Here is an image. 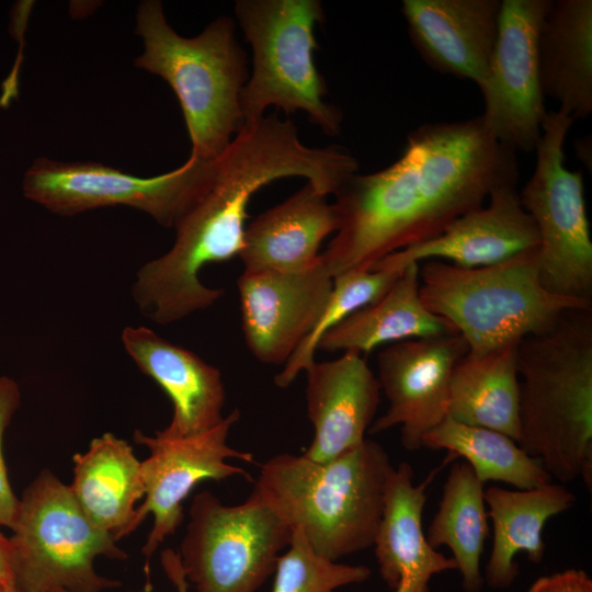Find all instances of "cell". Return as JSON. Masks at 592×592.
<instances>
[{
  "label": "cell",
  "mask_w": 592,
  "mask_h": 592,
  "mask_svg": "<svg viewBox=\"0 0 592 592\" xmlns=\"http://www.w3.org/2000/svg\"><path fill=\"white\" fill-rule=\"evenodd\" d=\"M516 170V152L491 136L481 116L422 124L407 136L395 162L354 173L333 194L337 230L321 261L332 278L371 270L483 206L492 189Z\"/></svg>",
  "instance_id": "1"
},
{
  "label": "cell",
  "mask_w": 592,
  "mask_h": 592,
  "mask_svg": "<svg viewBox=\"0 0 592 592\" xmlns=\"http://www.w3.org/2000/svg\"><path fill=\"white\" fill-rule=\"evenodd\" d=\"M357 170L358 161L346 149L305 145L293 122L276 113L244 122L210 160L200 196L174 227L173 246L137 271L132 296L140 312L169 325L209 308L224 295L205 286L200 273L207 264L239 255L249 202L263 186L301 177L329 196Z\"/></svg>",
  "instance_id": "2"
},
{
  "label": "cell",
  "mask_w": 592,
  "mask_h": 592,
  "mask_svg": "<svg viewBox=\"0 0 592 592\" xmlns=\"http://www.w3.org/2000/svg\"><path fill=\"white\" fill-rule=\"evenodd\" d=\"M519 445L559 482L592 486V308L517 344Z\"/></svg>",
  "instance_id": "3"
},
{
  "label": "cell",
  "mask_w": 592,
  "mask_h": 592,
  "mask_svg": "<svg viewBox=\"0 0 592 592\" xmlns=\"http://www.w3.org/2000/svg\"><path fill=\"white\" fill-rule=\"evenodd\" d=\"M392 468L384 447L365 439L326 463L277 454L261 465L253 490L318 555L338 561L373 546Z\"/></svg>",
  "instance_id": "4"
},
{
  "label": "cell",
  "mask_w": 592,
  "mask_h": 592,
  "mask_svg": "<svg viewBox=\"0 0 592 592\" xmlns=\"http://www.w3.org/2000/svg\"><path fill=\"white\" fill-rule=\"evenodd\" d=\"M135 33L144 52L135 66L162 78L175 93L191 140L190 157L212 160L244 123L241 92L249 79L247 54L235 22L219 16L194 37L178 34L162 3L141 1Z\"/></svg>",
  "instance_id": "5"
},
{
  "label": "cell",
  "mask_w": 592,
  "mask_h": 592,
  "mask_svg": "<svg viewBox=\"0 0 592 592\" xmlns=\"http://www.w3.org/2000/svg\"><path fill=\"white\" fill-rule=\"evenodd\" d=\"M419 277L423 305L464 338L474 356L543 333L569 310L592 308V300L543 287L537 248L477 267L430 259L420 266Z\"/></svg>",
  "instance_id": "6"
},
{
  "label": "cell",
  "mask_w": 592,
  "mask_h": 592,
  "mask_svg": "<svg viewBox=\"0 0 592 592\" xmlns=\"http://www.w3.org/2000/svg\"><path fill=\"white\" fill-rule=\"evenodd\" d=\"M235 14L252 48V72L241 92L244 122L269 106L301 111L327 136L341 133L343 114L325 101L327 83L314 54L325 13L318 0H238Z\"/></svg>",
  "instance_id": "7"
},
{
  "label": "cell",
  "mask_w": 592,
  "mask_h": 592,
  "mask_svg": "<svg viewBox=\"0 0 592 592\" xmlns=\"http://www.w3.org/2000/svg\"><path fill=\"white\" fill-rule=\"evenodd\" d=\"M15 589L21 592H102L121 585L100 576L98 557L125 560L114 536L96 527L69 485L42 470L19 499L10 528Z\"/></svg>",
  "instance_id": "8"
},
{
  "label": "cell",
  "mask_w": 592,
  "mask_h": 592,
  "mask_svg": "<svg viewBox=\"0 0 592 592\" xmlns=\"http://www.w3.org/2000/svg\"><path fill=\"white\" fill-rule=\"evenodd\" d=\"M292 536L291 526L257 491L228 505L204 490L193 497L178 555L194 592H257Z\"/></svg>",
  "instance_id": "9"
},
{
  "label": "cell",
  "mask_w": 592,
  "mask_h": 592,
  "mask_svg": "<svg viewBox=\"0 0 592 592\" xmlns=\"http://www.w3.org/2000/svg\"><path fill=\"white\" fill-rule=\"evenodd\" d=\"M574 119L547 112L535 147L534 171L520 193L535 223L539 281L548 292L592 300V241L583 174L565 166V140Z\"/></svg>",
  "instance_id": "10"
},
{
  "label": "cell",
  "mask_w": 592,
  "mask_h": 592,
  "mask_svg": "<svg viewBox=\"0 0 592 592\" xmlns=\"http://www.w3.org/2000/svg\"><path fill=\"white\" fill-rule=\"evenodd\" d=\"M210 160L193 157L167 173L140 178L94 161L37 158L22 180L23 195L60 216L126 206L173 228L200 196Z\"/></svg>",
  "instance_id": "11"
},
{
  "label": "cell",
  "mask_w": 592,
  "mask_h": 592,
  "mask_svg": "<svg viewBox=\"0 0 592 592\" xmlns=\"http://www.w3.org/2000/svg\"><path fill=\"white\" fill-rule=\"evenodd\" d=\"M550 0H501L498 33L479 87L480 115L491 136L514 152H530L548 111L538 68V34Z\"/></svg>",
  "instance_id": "12"
},
{
  "label": "cell",
  "mask_w": 592,
  "mask_h": 592,
  "mask_svg": "<svg viewBox=\"0 0 592 592\" xmlns=\"http://www.w3.org/2000/svg\"><path fill=\"white\" fill-rule=\"evenodd\" d=\"M239 418L240 411L234 409L213 429L187 437H166L158 433L149 436L140 430L134 431V442L149 449V456L140 462L145 500L136 509L128 530L129 535L152 514L153 525L141 548L143 555L152 556L177 532L184 517L183 501L200 482L236 476L250 479L243 468L228 462H253L252 453L228 444L230 429Z\"/></svg>",
  "instance_id": "13"
},
{
  "label": "cell",
  "mask_w": 592,
  "mask_h": 592,
  "mask_svg": "<svg viewBox=\"0 0 592 592\" xmlns=\"http://www.w3.org/2000/svg\"><path fill=\"white\" fill-rule=\"evenodd\" d=\"M468 353L457 333L390 343L377 358L380 390L387 411L373 421L369 434L400 426L403 448L423 447V437L447 417L449 380L454 367Z\"/></svg>",
  "instance_id": "14"
},
{
  "label": "cell",
  "mask_w": 592,
  "mask_h": 592,
  "mask_svg": "<svg viewBox=\"0 0 592 592\" xmlns=\"http://www.w3.org/2000/svg\"><path fill=\"white\" fill-rule=\"evenodd\" d=\"M237 285L249 351L264 364L282 365L318 325L333 278L320 258L298 272L243 270Z\"/></svg>",
  "instance_id": "15"
},
{
  "label": "cell",
  "mask_w": 592,
  "mask_h": 592,
  "mask_svg": "<svg viewBox=\"0 0 592 592\" xmlns=\"http://www.w3.org/2000/svg\"><path fill=\"white\" fill-rule=\"evenodd\" d=\"M517 179L519 170L508 174L490 192L487 206L464 214L435 238L388 254L374 266L402 271L410 263L437 259L477 267L537 248L538 232L521 205Z\"/></svg>",
  "instance_id": "16"
},
{
  "label": "cell",
  "mask_w": 592,
  "mask_h": 592,
  "mask_svg": "<svg viewBox=\"0 0 592 592\" xmlns=\"http://www.w3.org/2000/svg\"><path fill=\"white\" fill-rule=\"evenodd\" d=\"M501 0H403L411 44L442 75L479 88L493 52Z\"/></svg>",
  "instance_id": "17"
},
{
  "label": "cell",
  "mask_w": 592,
  "mask_h": 592,
  "mask_svg": "<svg viewBox=\"0 0 592 592\" xmlns=\"http://www.w3.org/2000/svg\"><path fill=\"white\" fill-rule=\"evenodd\" d=\"M305 372L314 436L303 455L326 463L366 439L380 401V385L356 351H345L332 361H315Z\"/></svg>",
  "instance_id": "18"
},
{
  "label": "cell",
  "mask_w": 592,
  "mask_h": 592,
  "mask_svg": "<svg viewBox=\"0 0 592 592\" xmlns=\"http://www.w3.org/2000/svg\"><path fill=\"white\" fill-rule=\"evenodd\" d=\"M122 342L137 367L160 386L173 405L170 423L156 433L187 437L224 420L226 391L217 367L144 326L125 327Z\"/></svg>",
  "instance_id": "19"
},
{
  "label": "cell",
  "mask_w": 592,
  "mask_h": 592,
  "mask_svg": "<svg viewBox=\"0 0 592 592\" xmlns=\"http://www.w3.org/2000/svg\"><path fill=\"white\" fill-rule=\"evenodd\" d=\"M436 470L414 485L411 466L402 462L388 476L373 546L380 577L394 592H429L434 574L457 569L452 557L429 545L422 530L426 488Z\"/></svg>",
  "instance_id": "20"
},
{
  "label": "cell",
  "mask_w": 592,
  "mask_h": 592,
  "mask_svg": "<svg viewBox=\"0 0 592 592\" xmlns=\"http://www.w3.org/2000/svg\"><path fill=\"white\" fill-rule=\"evenodd\" d=\"M335 230L328 195L307 182L246 226L238 257L244 270L304 271L320 261L321 243Z\"/></svg>",
  "instance_id": "21"
},
{
  "label": "cell",
  "mask_w": 592,
  "mask_h": 592,
  "mask_svg": "<svg viewBox=\"0 0 592 592\" xmlns=\"http://www.w3.org/2000/svg\"><path fill=\"white\" fill-rule=\"evenodd\" d=\"M544 96L573 119L592 113V1L550 0L538 34Z\"/></svg>",
  "instance_id": "22"
},
{
  "label": "cell",
  "mask_w": 592,
  "mask_h": 592,
  "mask_svg": "<svg viewBox=\"0 0 592 592\" xmlns=\"http://www.w3.org/2000/svg\"><path fill=\"white\" fill-rule=\"evenodd\" d=\"M485 501L493 524V544L485 570L492 589L512 585L519 574L514 557L525 553L532 562L545 555L542 534L546 522L573 506L576 496L560 483L548 482L527 490H508L491 486Z\"/></svg>",
  "instance_id": "23"
},
{
  "label": "cell",
  "mask_w": 592,
  "mask_h": 592,
  "mask_svg": "<svg viewBox=\"0 0 592 592\" xmlns=\"http://www.w3.org/2000/svg\"><path fill=\"white\" fill-rule=\"evenodd\" d=\"M70 489L88 519L117 542L128 535L135 503L145 496L140 460L132 445L111 432L72 456Z\"/></svg>",
  "instance_id": "24"
},
{
  "label": "cell",
  "mask_w": 592,
  "mask_h": 592,
  "mask_svg": "<svg viewBox=\"0 0 592 592\" xmlns=\"http://www.w3.org/2000/svg\"><path fill=\"white\" fill-rule=\"evenodd\" d=\"M420 264L407 265L376 301L354 311L322 334L317 349L368 353L384 343L455 332L420 298Z\"/></svg>",
  "instance_id": "25"
},
{
  "label": "cell",
  "mask_w": 592,
  "mask_h": 592,
  "mask_svg": "<svg viewBox=\"0 0 592 592\" xmlns=\"http://www.w3.org/2000/svg\"><path fill=\"white\" fill-rule=\"evenodd\" d=\"M517 344L481 356L467 353L459 360L449 380L447 415L501 432L519 443Z\"/></svg>",
  "instance_id": "26"
},
{
  "label": "cell",
  "mask_w": 592,
  "mask_h": 592,
  "mask_svg": "<svg viewBox=\"0 0 592 592\" xmlns=\"http://www.w3.org/2000/svg\"><path fill=\"white\" fill-rule=\"evenodd\" d=\"M487 519L483 483L466 462L454 464L425 537L434 549H451L466 592H480L483 585L480 558L489 532Z\"/></svg>",
  "instance_id": "27"
},
{
  "label": "cell",
  "mask_w": 592,
  "mask_h": 592,
  "mask_svg": "<svg viewBox=\"0 0 592 592\" xmlns=\"http://www.w3.org/2000/svg\"><path fill=\"white\" fill-rule=\"evenodd\" d=\"M422 444L464 457L482 483L501 481L527 490L551 481L542 464L508 435L449 415L425 434Z\"/></svg>",
  "instance_id": "28"
},
{
  "label": "cell",
  "mask_w": 592,
  "mask_h": 592,
  "mask_svg": "<svg viewBox=\"0 0 592 592\" xmlns=\"http://www.w3.org/2000/svg\"><path fill=\"white\" fill-rule=\"evenodd\" d=\"M400 273L374 266L371 270H349L334 276L330 298L318 325L275 376V385L288 387L300 372L315 362L317 343L322 334L354 311L378 300Z\"/></svg>",
  "instance_id": "29"
},
{
  "label": "cell",
  "mask_w": 592,
  "mask_h": 592,
  "mask_svg": "<svg viewBox=\"0 0 592 592\" xmlns=\"http://www.w3.org/2000/svg\"><path fill=\"white\" fill-rule=\"evenodd\" d=\"M272 592H333L371 577L366 566L329 560L318 555L299 530H293L287 549L280 556Z\"/></svg>",
  "instance_id": "30"
},
{
  "label": "cell",
  "mask_w": 592,
  "mask_h": 592,
  "mask_svg": "<svg viewBox=\"0 0 592 592\" xmlns=\"http://www.w3.org/2000/svg\"><path fill=\"white\" fill-rule=\"evenodd\" d=\"M21 403V391L14 379L0 376V526L11 528L19 499L15 497L8 477L3 456V436Z\"/></svg>",
  "instance_id": "31"
},
{
  "label": "cell",
  "mask_w": 592,
  "mask_h": 592,
  "mask_svg": "<svg viewBox=\"0 0 592 592\" xmlns=\"http://www.w3.org/2000/svg\"><path fill=\"white\" fill-rule=\"evenodd\" d=\"M527 592H592V579L582 569H566L539 577Z\"/></svg>",
  "instance_id": "32"
},
{
  "label": "cell",
  "mask_w": 592,
  "mask_h": 592,
  "mask_svg": "<svg viewBox=\"0 0 592 592\" xmlns=\"http://www.w3.org/2000/svg\"><path fill=\"white\" fill-rule=\"evenodd\" d=\"M160 563L167 578L174 585L177 592H190L189 582L184 576L179 555L171 548L160 551Z\"/></svg>",
  "instance_id": "33"
},
{
  "label": "cell",
  "mask_w": 592,
  "mask_h": 592,
  "mask_svg": "<svg viewBox=\"0 0 592 592\" xmlns=\"http://www.w3.org/2000/svg\"><path fill=\"white\" fill-rule=\"evenodd\" d=\"M0 585L9 591L15 590L13 553L10 537L0 532Z\"/></svg>",
  "instance_id": "34"
},
{
  "label": "cell",
  "mask_w": 592,
  "mask_h": 592,
  "mask_svg": "<svg viewBox=\"0 0 592 592\" xmlns=\"http://www.w3.org/2000/svg\"><path fill=\"white\" fill-rule=\"evenodd\" d=\"M46 592H70V591L65 590V589H53V590H49V591H46ZM128 592H152V587H151L150 582L148 581L141 589L133 590V591H128Z\"/></svg>",
  "instance_id": "35"
},
{
  "label": "cell",
  "mask_w": 592,
  "mask_h": 592,
  "mask_svg": "<svg viewBox=\"0 0 592 592\" xmlns=\"http://www.w3.org/2000/svg\"><path fill=\"white\" fill-rule=\"evenodd\" d=\"M13 591H9V590H7V589H4L3 587L0 585V592H13Z\"/></svg>",
  "instance_id": "36"
},
{
  "label": "cell",
  "mask_w": 592,
  "mask_h": 592,
  "mask_svg": "<svg viewBox=\"0 0 592 592\" xmlns=\"http://www.w3.org/2000/svg\"><path fill=\"white\" fill-rule=\"evenodd\" d=\"M13 592H21V591H19V590L15 589Z\"/></svg>",
  "instance_id": "37"
}]
</instances>
